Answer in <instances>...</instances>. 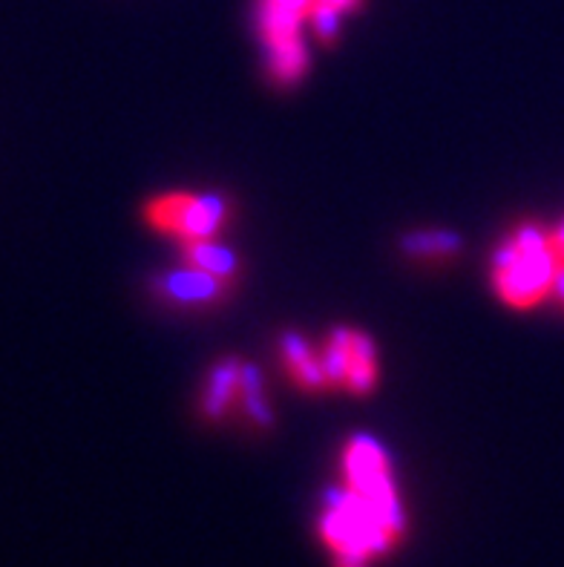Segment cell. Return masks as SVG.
<instances>
[{"instance_id": "cell-1", "label": "cell", "mask_w": 564, "mask_h": 567, "mask_svg": "<svg viewBox=\"0 0 564 567\" xmlns=\"http://www.w3.org/2000/svg\"><path fill=\"white\" fill-rule=\"evenodd\" d=\"M558 274V259L551 243V228L539 223H522L495 248L490 282L504 306L530 311L551 300Z\"/></svg>"}, {"instance_id": "cell-2", "label": "cell", "mask_w": 564, "mask_h": 567, "mask_svg": "<svg viewBox=\"0 0 564 567\" xmlns=\"http://www.w3.org/2000/svg\"><path fill=\"white\" fill-rule=\"evenodd\" d=\"M234 205L222 194H187L171 190L144 202L142 219L162 237H173L180 243L196 239H219L230 225Z\"/></svg>"}, {"instance_id": "cell-3", "label": "cell", "mask_w": 564, "mask_h": 567, "mask_svg": "<svg viewBox=\"0 0 564 567\" xmlns=\"http://www.w3.org/2000/svg\"><path fill=\"white\" fill-rule=\"evenodd\" d=\"M322 369L329 392H349V395H372L380 381V360L375 340L360 329L337 326L320 343Z\"/></svg>"}, {"instance_id": "cell-4", "label": "cell", "mask_w": 564, "mask_h": 567, "mask_svg": "<svg viewBox=\"0 0 564 567\" xmlns=\"http://www.w3.org/2000/svg\"><path fill=\"white\" fill-rule=\"evenodd\" d=\"M234 280H222L214 274L199 271L182 262L176 271H165L153 277L151 291L158 302L165 306H176V309H214L228 302L234 295Z\"/></svg>"}, {"instance_id": "cell-5", "label": "cell", "mask_w": 564, "mask_h": 567, "mask_svg": "<svg viewBox=\"0 0 564 567\" xmlns=\"http://www.w3.org/2000/svg\"><path fill=\"white\" fill-rule=\"evenodd\" d=\"M322 0H257V29L265 50H283L300 43L302 23L315 18Z\"/></svg>"}, {"instance_id": "cell-6", "label": "cell", "mask_w": 564, "mask_h": 567, "mask_svg": "<svg viewBox=\"0 0 564 567\" xmlns=\"http://www.w3.org/2000/svg\"><path fill=\"white\" fill-rule=\"evenodd\" d=\"M343 482L360 493H378L394 487L392 464L383 446L369 435H355L343 446Z\"/></svg>"}, {"instance_id": "cell-7", "label": "cell", "mask_w": 564, "mask_h": 567, "mask_svg": "<svg viewBox=\"0 0 564 567\" xmlns=\"http://www.w3.org/2000/svg\"><path fill=\"white\" fill-rule=\"evenodd\" d=\"M279 360H283V369L297 389H302L308 395L329 392L320 346L308 343L297 331H286V334H279Z\"/></svg>"}, {"instance_id": "cell-8", "label": "cell", "mask_w": 564, "mask_h": 567, "mask_svg": "<svg viewBox=\"0 0 564 567\" xmlns=\"http://www.w3.org/2000/svg\"><path fill=\"white\" fill-rule=\"evenodd\" d=\"M243 369L245 363L239 358H222L219 363L211 367L199 401V415L205 417V421H211V424L225 421V417L239 406Z\"/></svg>"}, {"instance_id": "cell-9", "label": "cell", "mask_w": 564, "mask_h": 567, "mask_svg": "<svg viewBox=\"0 0 564 567\" xmlns=\"http://www.w3.org/2000/svg\"><path fill=\"white\" fill-rule=\"evenodd\" d=\"M182 262L191 268H199V271L214 274L222 280L239 282L243 277V259L234 248L216 243V239H196V243H180Z\"/></svg>"}, {"instance_id": "cell-10", "label": "cell", "mask_w": 564, "mask_h": 567, "mask_svg": "<svg viewBox=\"0 0 564 567\" xmlns=\"http://www.w3.org/2000/svg\"><path fill=\"white\" fill-rule=\"evenodd\" d=\"M464 243L455 230H409L400 239V251L412 259H429V262H441V259H455L461 254Z\"/></svg>"}, {"instance_id": "cell-11", "label": "cell", "mask_w": 564, "mask_h": 567, "mask_svg": "<svg viewBox=\"0 0 564 567\" xmlns=\"http://www.w3.org/2000/svg\"><path fill=\"white\" fill-rule=\"evenodd\" d=\"M239 406H243L248 424L257 432H271L274 430V406L265 395V381L257 367L243 369V389H239Z\"/></svg>"}, {"instance_id": "cell-12", "label": "cell", "mask_w": 564, "mask_h": 567, "mask_svg": "<svg viewBox=\"0 0 564 567\" xmlns=\"http://www.w3.org/2000/svg\"><path fill=\"white\" fill-rule=\"evenodd\" d=\"M308 66H311V58H308L302 41L268 52V75H271V84L279 86V90H291V86L300 84L308 75Z\"/></svg>"}, {"instance_id": "cell-13", "label": "cell", "mask_w": 564, "mask_h": 567, "mask_svg": "<svg viewBox=\"0 0 564 567\" xmlns=\"http://www.w3.org/2000/svg\"><path fill=\"white\" fill-rule=\"evenodd\" d=\"M551 302L558 309V315H564V266H558L556 282H553L551 291Z\"/></svg>"}, {"instance_id": "cell-14", "label": "cell", "mask_w": 564, "mask_h": 567, "mask_svg": "<svg viewBox=\"0 0 564 567\" xmlns=\"http://www.w3.org/2000/svg\"><path fill=\"white\" fill-rule=\"evenodd\" d=\"M551 243H553V251H556L558 266H564V219L551 230Z\"/></svg>"}]
</instances>
